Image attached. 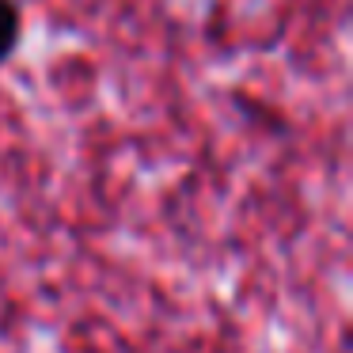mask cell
<instances>
[{"label": "cell", "instance_id": "1", "mask_svg": "<svg viewBox=\"0 0 353 353\" xmlns=\"http://www.w3.org/2000/svg\"><path fill=\"white\" fill-rule=\"evenodd\" d=\"M23 39V12L16 0H0V65L12 61Z\"/></svg>", "mask_w": 353, "mask_h": 353}]
</instances>
